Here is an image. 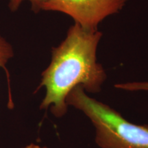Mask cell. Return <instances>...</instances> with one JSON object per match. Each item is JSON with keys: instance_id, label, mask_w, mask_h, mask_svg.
Returning a JSON list of instances; mask_svg holds the SVG:
<instances>
[{"instance_id": "cell-4", "label": "cell", "mask_w": 148, "mask_h": 148, "mask_svg": "<svg viewBox=\"0 0 148 148\" xmlns=\"http://www.w3.org/2000/svg\"><path fill=\"white\" fill-rule=\"evenodd\" d=\"M14 56L12 46L7 40L0 35V67L5 69V65Z\"/></svg>"}, {"instance_id": "cell-6", "label": "cell", "mask_w": 148, "mask_h": 148, "mask_svg": "<svg viewBox=\"0 0 148 148\" xmlns=\"http://www.w3.org/2000/svg\"><path fill=\"white\" fill-rule=\"evenodd\" d=\"M114 87L117 89L128 90V91H138V90L148 91V82L119 83L114 85Z\"/></svg>"}, {"instance_id": "cell-2", "label": "cell", "mask_w": 148, "mask_h": 148, "mask_svg": "<svg viewBox=\"0 0 148 148\" xmlns=\"http://www.w3.org/2000/svg\"><path fill=\"white\" fill-rule=\"evenodd\" d=\"M66 103L90 120L99 147L148 148V125L131 123L108 105L89 97L82 86L68 94Z\"/></svg>"}, {"instance_id": "cell-3", "label": "cell", "mask_w": 148, "mask_h": 148, "mask_svg": "<svg viewBox=\"0 0 148 148\" xmlns=\"http://www.w3.org/2000/svg\"><path fill=\"white\" fill-rule=\"evenodd\" d=\"M127 0H47L42 10L58 11L71 16L84 29L97 30L105 18L121 10Z\"/></svg>"}, {"instance_id": "cell-5", "label": "cell", "mask_w": 148, "mask_h": 148, "mask_svg": "<svg viewBox=\"0 0 148 148\" xmlns=\"http://www.w3.org/2000/svg\"><path fill=\"white\" fill-rule=\"evenodd\" d=\"M24 1L25 0H9L8 7L10 11L14 12L17 10L21 3ZM27 1L31 3L32 11H34V12H38L39 11L42 10V5L47 0H27Z\"/></svg>"}, {"instance_id": "cell-7", "label": "cell", "mask_w": 148, "mask_h": 148, "mask_svg": "<svg viewBox=\"0 0 148 148\" xmlns=\"http://www.w3.org/2000/svg\"><path fill=\"white\" fill-rule=\"evenodd\" d=\"M22 148H49V147H45V146H40L39 145H38V144L32 143L30 144H28V145H27L26 146H25V147Z\"/></svg>"}, {"instance_id": "cell-1", "label": "cell", "mask_w": 148, "mask_h": 148, "mask_svg": "<svg viewBox=\"0 0 148 148\" xmlns=\"http://www.w3.org/2000/svg\"><path fill=\"white\" fill-rule=\"evenodd\" d=\"M102 33L88 30L75 23L69 27L63 41L51 50L50 64L42 71L37 90L45 87V95L40 109H49L56 117L67 112L66 99L75 87L97 93L106 79L96 51Z\"/></svg>"}]
</instances>
